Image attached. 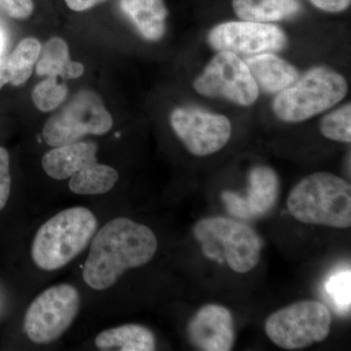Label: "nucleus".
I'll return each mask as SVG.
<instances>
[{
  "instance_id": "1",
  "label": "nucleus",
  "mask_w": 351,
  "mask_h": 351,
  "mask_svg": "<svg viewBox=\"0 0 351 351\" xmlns=\"http://www.w3.org/2000/svg\"><path fill=\"white\" fill-rule=\"evenodd\" d=\"M157 248L158 241L151 228L130 219H113L95 235L83 279L94 290H107L127 270L151 262Z\"/></svg>"
},
{
  "instance_id": "2",
  "label": "nucleus",
  "mask_w": 351,
  "mask_h": 351,
  "mask_svg": "<svg viewBox=\"0 0 351 351\" xmlns=\"http://www.w3.org/2000/svg\"><path fill=\"white\" fill-rule=\"evenodd\" d=\"M287 206L291 215L301 223L350 228V184L331 173H313L293 188Z\"/></svg>"
},
{
  "instance_id": "3",
  "label": "nucleus",
  "mask_w": 351,
  "mask_h": 351,
  "mask_svg": "<svg viewBox=\"0 0 351 351\" xmlns=\"http://www.w3.org/2000/svg\"><path fill=\"white\" fill-rule=\"evenodd\" d=\"M98 228L95 215L85 207L60 212L36 232L32 245V258L38 269H62L86 249Z\"/></svg>"
},
{
  "instance_id": "4",
  "label": "nucleus",
  "mask_w": 351,
  "mask_h": 351,
  "mask_svg": "<svg viewBox=\"0 0 351 351\" xmlns=\"http://www.w3.org/2000/svg\"><path fill=\"white\" fill-rule=\"evenodd\" d=\"M348 92L345 76L328 66H314L276 94L272 110L281 121L300 123L335 107Z\"/></svg>"
},
{
  "instance_id": "5",
  "label": "nucleus",
  "mask_w": 351,
  "mask_h": 351,
  "mask_svg": "<svg viewBox=\"0 0 351 351\" xmlns=\"http://www.w3.org/2000/svg\"><path fill=\"white\" fill-rule=\"evenodd\" d=\"M196 239L207 258L226 262L237 274H247L257 267L263 250L257 232L232 219L212 217L195 226Z\"/></svg>"
},
{
  "instance_id": "6",
  "label": "nucleus",
  "mask_w": 351,
  "mask_h": 351,
  "mask_svg": "<svg viewBox=\"0 0 351 351\" xmlns=\"http://www.w3.org/2000/svg\"><path fill=\"white\" fill-rule=\"evenodd\" d=\"M332 316L318 301H300L283 307L265 321L270 341L286 350H298L320 343L329 336Z\"/></svg>"
},
{
  "instance_id": "7",
  "label": "nucleus",
  "mask_w": 351,
  "mask_h": 351,
  "mask_svg": "<svg viewBox=\"0 0 351 351\" xmlns=\"http://www.w3.org/2000/svg\"><path fill=\"white\" fill-rule=\"evenodd\" d=\"M112 124V115L99 95L83 90L47 120L43 136L46 144L56 147L80 142L86 135H105Z\"/></svg>"
},
{
  "instance_id": "8",
  "label": "nucleus",
  "mask_w": 351,
  "mask_h": 351,
  "mask_svg": "<svg viewBox=\"0 0 351 351\" xmlns=\"http://www.w3.org/2000/svg\"><path fill=\"white\" fill-rule=\"evenodd\" d=\"M80 294L71 284H59L39 294L25 314L24 331L36 345L61 338L80 311Z\"/></svg>"
},
{
  "instance_id": "9",
  "label": "nucleus",
  "mask_w": 351,
  "mask_h": 351,
  "mask_svg": "<svg viewBox=\"0 0 351 351\" xmlns=\"http://www.w3.org/2000/svg\"><path fill=\"white\" fill-rule=\"evenodd\" d=\"M201 96L223 98L241 107L257 101L260 89L245 60L228 51H218L193 82Z\"/></svg>"
},
{
  "instance_id": "10",
  "label": "nucleus",
  "mask_w": 351,
  "mask_h": 351,
  "mask_svg": "<svg viewBox=\"0 0 351 351\" xmlns=\"http://www.w3.org/2000/svg\"><path fill=\"white\" fill-rule=\"evenodd\" d=\"M170 123L186 149L195 156L216 154L232 138V123L226 115L193 106L174 108Z\"/></svg>"
},
{
  "instance_id": "11",
  "label": "nucleus",
  "mask_w": 351,
  "mask_h": 351,
  "mask_svg": "<svg viewBox=\"0 0 351 351\" xmlns=\"http://www.w3.org/2000/svg\"><path fill=\"white\" fill-rule=\"evenodd\" d=\"M207 41L216 51L253 56L284 49L288 38L278 25L241 20L215 25L208 34Z\"/></svg>"
},
{
  "instance_id": "12",
  "label": "nucleus",
  "mask_w": 351,
  "mask_h": 351,
  "mask_svg": "<svg viewBox=\"0 0 351 351\" xmlns=\"http://www.w3.org/2000/svg\"><path fill=\"white\" fill-rule=\"evenodd\" d=\"M279 181L276 171L269 166H256L249 173V188L246 197L232 191L221 195L226 209L240 219H253L269 213L276 206Z\"/></svg>"
},
{
  "instance_id": "13",
  "label": "nucleus",
  "mask_w": 351,
  "mask_h": 351,
  "mask_svg": "<svg viewBox=\"0 0 351 351\" xmlns=\"http://www.w3.org/2000/svg\"><path fill=\"white\" fill-rule=\"evenodd\" d=\"M188 336L191 345L204 351H228L234 343L232 313L219 304H207L189 321Z\"/></svg>"
},
{
  "instance_id": "14",
  "label": "nucleus",
  "mask_w": 351,
  "mask_h": 351,
  "mask_svg": "<svg viewBox=\"0 0 351 351\" xmlns=\"http://www.w3.org/2000/svg\"><path fill=\"white\" fill-rule=\"evenodd\" d=\"M98 147L91 142L60 145L44 154L41 164L46 174L55 180H66L96 162Z\"/></svg>"
},
{
  "instance_id": "15",
  "label": "nucleus",
  "mask_w": 351,
  "mask_h": 351,
  "mask_svg": "<svg viewBox=\"0 0 351 351\" xmlns=\"http://www.w3.org/2000/svg\"><path fill=\"white\" fill-rule=\"evenodd\" d=\"M258 89L267 94H278L293 84L300 73L294 64L277 56L276 53H262L245 60Z\"/></svg>"
},
{
  "instance_id": "16",
  "label": "nucleus",
  "mask_w": 351,
  "mask_h": 351,
  "mask_svg": "<svg viewBox=\"0 0 351 351\" xmlns=\"http://www.w3.org/2000/svg\"><path fill=\"white\" fill-rule=\"evenodd\" d=\"M120 7L143 38L149 41L163 38L168 16L164 0H120Z\"/></svg>"
},
{
  "instance_id": "17",
  "label": "nucleus",
  "mask_w": 351,
  "mask_h": 351,
  "mask_svg": "<svg viewBox=\"0 0 351 351\" xmlns=\"http://www.w3.org/2000/svg\"><path fill=\"white\" fill-rule=\"evenodd\" d=\"M232 8L239 19L272 24L299 15L302 5L300 0H232Z\"/></svg>"
},
{
  "instance_id": "18",
  "label": "nucleus",
  "mask_w": 351,
  "mask_h": 351,
  "mask_svg": "<svg viewBox=\"0 0 351 351\" xmlns=\"http://www.w3.org/2000/svg\"><path fill=\"white\" fill-rule=\"evenodd\" d=\"M38 39H23L9 55L0 57V89L7 83L19 86L31 77L32 69L40 55Z\"/></svg>"
},
{
  "instance_id": "19",
  "label": "nucleus",
  "mask_w": 351,
  "mask_h": 351,
  "mask_svg": "<svg viewBox=\"0 0 351 351\" xmlns=\"http://www.w3.org/2000/svg\"><path fill=\"white\" fill-rule=\"evenodd\" d=\"M98 350L104 351H152L156 350L154 332L138 324H126L101 332L95 339Z\"/></svg>"
},
{
  "instance_id": "20",
  "label": "nucleus",
  "mask_w": 351,
  "mask_h": 351,
  "mask_svg": "<svg viewBox=\"0 0 351 351\" xmlns=\"http://www.w3.org/2000/svg\"><path fill=\"white\" fill-rule=\"evenodd\" d=\"M36 69L38 75L75 80L83 75L84 66L69 59V47L63 39L53 38L41 49Z\"/></svg>"
},
{
  "instance_id": "21",
  "label": "nucleus",
  "mask_w": 351,
  "mask_h": 351,
  "mask_svg": "<svg viewBox=\"0 0 351 351\" xmlns=\"http://www.w3.org/2000/svg\"><path fill=\"white\" fill-rule=\"evenodd\" d=\"M119 178L117 170L96 161L69 178V186L75 195H104L112 191Z\"/></svg>"
},
{
  "instance_id": "22",
  "label": "nucleus",
  "mask_w": 351,
  "mask_h": 351,
  "mask_svg": "<svg viewBox=\"0 0 351 351\" xmlns=\"http://www.w3.org/2000/svg\"><path fill=\"white\" fill-rule=\"evenodd\" d=\"M320 132L328 140L350 144L351 142V105L341 106L327 113L320 122Z\"/></svg>"
},
{
  "instance_id": "23",
  "label": "nucleus",
  "mask_w": 351,
  "mask_h": 351,
  "mask_svg": "<svg viewBox=\"0 0 351 351\" xmlns=\"http://www.w3.org/2000/svg\"><path fill=\"white\" fill-rule=\"evenodd\" d=\"M68 87L56 76H48L39 82L32 91V101L41 112H47L59 107L66 98Z\"/></svg>"
},
{
  "instance_id": "24",
  "label": "nucleus",
  "mask_w": 351,
  "mask_h": 351,
  "mask_svg": "<svg viewBox=\"0 0 351 351\" xmlns=\"http://www.w3.org/2000/svg\"><path fill=\"white\" fill-rule=\"evenodd\" d=\"M327 290L339 306H350V272H339L336 276L331 277L327 284Z\"/></svg>"
},
{
  "instance_id": "25",
  "label": "nucleus",
  "mask_w": 351,
  "mask_h": 351,
  "mask_svg": "<svg viewBox=\"0 0 351 351\" xmlns=\"http://www.w3.org/2000/svg\"><path fill=\"white\" fill-rule=\"evenodd\" d=\"M10 193V157L8 152L0 147V211L6 206Z\"/></svg>"
},
{
  "instance_id": "26",
  "label": "nucleus",
  "mask_w": 351,
  "mask_h": 351,
  "mask_svg": "<svg viewBox=\"0 0 351 351\" xmlns=\"http://www.w3.org/2000/svg\"><path fill=\"white\" fill-rule=\"evenodd\" d=\"M34 9L32 0H0V13L13 19H27L31 17Z\"/></svg>"
},
{
  "instance_id": "27",
  "label": "nucleus",
  "mask_w": 351,
  "mask_h": 351,
  "mask_svg": "<svg viewBox=\"0 0 351 351\" xmlns=\"http://www.w3.org/2000/svg\"><path fill=\"white\" fill-rule=\"evenodd\" d=\"M315 8L326 13H341L350 8L351 0H309Z\"/></svg>"
},
{
  "instance_id": "28",
  "label": "nucleus",
  "mask_w": 351,
  "mask_h": 351,
  "mask_svg": "<svg viewBox=\"0 0 351 351\" xmlns=\"http://www.w3.org/2000/svg\"><path fill=\"white\" fill-rule=\"evenodd\" d=\"M66 5L71 10L76 11V12H82L92 7L98 5L106 0H64Z\"/></svg>"
},
{
  "instance_id": "29",
  "label": "nucleus",
  "mask_w": 351,
  "mask_h": 351,
  "mask_svg": "<svg viewBox=\"0 0 351 351\" xmlns=\"http://www.w3.org/2000/svg\"><path fill=\"white\" fill-rule=\"evenodd\" d=\"M9 34L3 25L0 23V57L6 55L8 48Z\"/></svg>"
}]
</instances>
